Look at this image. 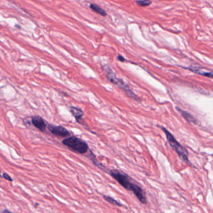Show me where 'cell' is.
I'll return each instance as SVG.
<instances>
[{
    "mask_svg": "<svg viewBox=\"0 0 213 213\" xmlns=\"http://www.w3.org/2000/svg\"><path fill=\"white\" fill-rule=\"evenodd\" d=\"M90 8L94 11H95L96 13H98V14H100L101 15H102L103 16H105L106 15V11H104L103 9H102L101 7L98 6V5H95V4H91V5H90Z\"/></svg>",
    "mask_w": 213,
    "mask_h": 213,
    "instance_id": "12",
    "label": "cell"
},
{
    "mask_svg": "<svg viewBox=\"0 0 213 213\" xmlns=\"http://www.w3.org/2000/svg\"><path fill=\"white\" fill-rule=\"evenodd\" d=\"M177 110H178L180 111L181 115L183 116L184 117V118L186 120V121H188L189 123H193V124H197V120L190 113H188V112H186V111H183L181 110H179V108H177Z\"/></svg>",
    "mask_w": 213,
    "mask_h": 213,
    "instance_id": "10",
    "label": "cell"
},
{
    "mask_svg": "<svg viewBox=\"0 0 213 213\" xmlns=\"http://www.w3.org/2000/svg\"><path fill=\"white\" fill-rule=\"evenodd\" d=\"M3 177L4 179H5L6 180L8 181H13V179L11 178V177L8 174L6 173H3Z\"/></svg>",
    "mask_w": 213,
    "mask_h": 213,
    "instance_id": "14",
    "label": "cell"
},
{
    "mask_svg": "<svg viewBox=\"0 0 213 213\" xmlns=\"http://www.w3.org/2000/svg\"><path fill=\"white\" fill-rule=\"evenodd\" d=\"M136 3L139 6L145 7L150 5L151 4V1L149 0H138L136 1Z\"/></svg>",
    "mask_w": 213,
    "mask_h": 213,
    "instance_id": "13",
    "label": "cell"
},
{
    "mask_svg": "<svg viewBox=\"0 0 213 213\" xmlns=\"http://www.w3.org/2000/svg\"><path fill=\"white\" fill-rule=\"evenodd\" d=\"M63 144L77 154H85L89 151L87 143L82 139L76 136H70L63 139Z\"/></svg>",
    "mask_w": 213,
    "mask_h": 213,
    "instance_id": "2",
    "label": "cell"
},
{
    "mask_svg": "<svg viewBox=\"0 0 213 213\" xmlns=\"http://www.w3.org/2000/svg\"><path fill=\"white\" fill-rule=\"evenodd\" d=\"M47 129L50 133L58 138H68L70 136V132L66 127L55 125L53 124H49L47 126Z\"/></svg>",
    "mask_w": 213,
    "mask_h": 213,
    "instance_id": "4",
    "label": "cell"
},
{
    "mask_svg": "<svg viewBox=\"0 0 213 213\" xmlns=\"http://www.w3.org/2000/svg\"><path fill=\"white\" fill-rule=\"evenodd\" d=\"M161 128L164 131V132L166 136V138H167V140L169 142V145H171V146L174 150H175V151L177 153L178 156H179V158L183 161L186 162H189L188 153L187 151V150L176 140L175 138L169 133V131L163 127H162Z\"/></svg>",
    "mask_w": 213,
    "mask_h": 213,
    "instance_id": "3",
    "label": "cell"
},
{
    "mask_svg": "<svg viewBox=\"0 0 213 213\" xmlns=\"http://www.w3.org/2000/svg\"><path fill=\"white\" fill-rule=\"evenodd\" d=\"M32 123L34 126H35L38 129L44 132L46 129V124L41 116H33L31 118Z\"/></svg>",
    "mask_w": 213,
    "mask_h": 213,
    "instance_id": "6",
    "label": "cell"
},
{
    "mask_svg": "<svg viewBox=\"0 0 213 213\" xmlns=\"http://www.w3.org/2000/svg\"><path fill=\"white\" fill-rule=\"evenodd\" d=\"M69 111L71 112L72 115L75 118L76 121L77 123L85 126L86 124L84 123V121L83 119L84 113L81 108L76 106H70L69 107Z\"/></svg>",
    "mask_w": 213,
    "mask_h": 213,
    "instance_id": "5",
    "label": "cell"
},
{
    "mask_svg": "<svg viewBox=\"0 0 213 213\" xmlns=\"http://www.w3.org/2000/svg\"><path fill=\"white\" fill-rule=\"evenodd\" d=\"M90 151V153L89 154V156H88V157L91 161V162H92V164H93L95 166H96L97 168H98L99 169H101L102 171H103L104 172H108L106 168L104 167V166L103 164L99 163V161H98V160H97L96 156L93 154V153H92L91 150Z\"/></svg>",
    "mask_w": 213,
    "mask_h": 213,
    "instance_id": "9",
    "label": "cell"
},
{
    "mask_svg": "<svg viewBox=\"0 0 213 213\" xmlns=\"http://www.w3.org/2000/svg\"><path fill=\"white\" fill-rule=\"evenodd\" d=\"M109 174L124 188L132 191L141 203H146V197L144 191L138 185L133 183L127 174L117 169L110 170Z\"/></svg>",
    "mask_w": 213,
    "mask_h": 213,
    "instance_id": "1",
    "label": "cell"
},
{
    "mask_svg": "<svg viewBox=\"0 0 213 213\" xmlns=\"http://www.w3.org/2000/svg\"><path fill=\"white\" fill-rule=\"evenodd\" d=\"M187 69H189V70L194 72V73H196V74L203 75L204 76L208 77H210V78H212L213 79V72L205 71V70H204V69H203L202 68H198V67H195V66L189 67V68H187Z\"/></svg>",
    "mask_w": 213,
    "mask_h": 213,
    "instance_id": "8",
    "label": "cell"
},
{
    "mask_svg": "<svg viewBox=\"0 0 213 213\" xmlns=\"http://www.w3.org/2000/svg\"><path fill=\"white\" fill-rule=\"evenodd\" d=\"M118 59H119V60H120L121 61H125V59H124V58L121 56H119Z\"/></svg>",
    "mask_w": 213,
    "mask_h": 213,
    "instance_id": "15",
    "label": "cell"
},
{
    "mask_svg": "<svg viewBox=\"0 0 213 213\" xmlns=\"http://www.w3.org/2000/svg\"><path fill=\"white\" fill-rule=\"evenodd\" d=\"M103 71L104 72L107 79L109 80L111 83L117 85L119 79H118L114 71L112 70L111 68L108 66V65H104L103 66Z\"/></svg>",
    "mask_w": 213,
    "mask_h": 213,
    "instance_id": "7",
    "label": "cell"
},
{
    "mask_svg": "<svg viewBox=\"0 0 213 213\" xmlns=\"http://www.w3.org/2000/svg\"><path fill=\"white\" fill-rule=\"evenodd\" d=\"M2 212H11V211H9V210H6L3 211H2Z\"/></svg>",
    "mask_w": 213,
    "mask_h": 213,
    "instance_id": "16",
    "label": "cell"
},
{
    "mask_svg": "<svg viewBox=\"0 0 213 213\" xmlns=\"http://www.w3.org/2000/svg\"><path fill=\"white\" fill-rule=\"evenodd\" d=\"M103 197H104V200L106 201L107 202H108V203L114 205V206H118V207L122 206V204L121 203H120L119 202H118V201L117 200H116L114 198H113V197H110V196L104 195L103 196Z\"/></svg>",
    "mask_w": 213,
    "mask_h": 213,
    "instance_id": "11",
    "label": "cell"
}]
</instances>
